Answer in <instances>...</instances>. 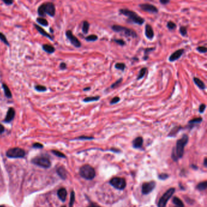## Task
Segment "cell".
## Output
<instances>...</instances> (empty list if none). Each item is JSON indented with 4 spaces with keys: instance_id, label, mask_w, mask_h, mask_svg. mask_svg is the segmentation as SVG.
Here are the masks:
<instances>
[{
    "instance_id": "obj_1",
    "label": "cell",
    "mask_w": 207,
    "mask_h": 207,
    "mask_svg": "<svg viewBox=\"0 0 207 207\" xmlns=\"http://www.w3.org/2000/svg\"><path fill=\"white\" fill-rule=\"evenodd\" d=\"M188 140L189 137L188 135L184 134L182 137L177 141L175 148L172 149L171 154V158L174 162L178 161L184 156L185 147L187 145Z\"/></svg>"
},
{
    "instance_id": "obj_2",
    "label": "cell",
    "mask_w": 207,
    "mask_h": 207,
    "mask_svg": "<svg viewBox=\"0 0 207 207\" xmlns=\"http://www.w3.org/2000/svg\"><path fill=\"white\" fill-rule=\"evenodd\" d=\"M119 13L127 16L129 22L131 23H135L139 25H142L145 23V19L138 15L135 12L128 9H119Z\"/></svg>"
},
{
    "instance_id": "obj_3",
    "label": "cell",
    "mask_w": 207,
    "mask_h": 207,
    "mask_svg": "<svg viewBox=\"0 0 207 207\" xmlns=\"http://www.w3.org/2000/svg\"><path fill=\"white\" fill-rule=\"evenodd\" d=\"M38 13L40 16H45L46 14L52 17L54 16L55 15V6L52 3H43L38 7Z\"/></svg>"
},
{
    "instance_id": "obj_4",
    "label": "cell",
    "mask_w": 207,
    "mask_h": 207,
    "mask_svg": "<svg viewBox=\"0 0 207 207\" xmlns=\"http://www.w3.org/2000/svg\"><path fill=\"white\" fill-rule=\"evenodd\" d=\"M112 29L116 32L122 33V35L126 37H132V38H137V33L135 31L131 29L128 28L126 27L122 26L117 24H114L112 26Z\"/></svg>"
},
{
    "instance_id": "obj_5",
    "label": "cell",
    "mask_w": 207,
    "mask_h": 207,
    "mask_svg": "<svg viewBox=\"0 0 207 207\" xmlns=\"http://www.w3.org/2000/svg\"><path fill=\"white\" fill-rule=\"evenodd\" d=\"M79 173L82 177L88 180L94 179L96 175L94 168L89 165L82 166L80 169Z\"/></svg>"
},
{
    "instance_id": "obj_6",
    "label": "cell",
    "mask_w": 207,
    "mask_h": 207,
    "mask_svg": "<svg viewBox=\"0 0 207 207\" xmlns=\"http://www.w3.org/2000/svg\"><path fill=\"white\" fill-rule=\"evenodd\" d=\"M176 191L174 188H171L162 195L160 198L157 203V207H166L168 201L171 199V197L173 196Z\"/></svg>"
},
{
    "instance_id": "obj_7",
    "label": "cell",
    "mask_w": 207,
    "mask_h": 207,
    "mask_svg": "<svg viewBox=\"0 0 207 207\" xmlns=\"http://www.w3.org/2000/svg\"><path fill=\"white\" fill-rule=\"evenodd\" d=\"M109 184L118 190H123L126 186V180L123 177H114L109 180Z\"/></svg>"
},
{
    "instance_id": "obj_8",
    "label": "cell",
    "mask_w": 207,
    "mask_h": 207,
    "mask_svg": "<svg viewBox=\"0 0 207 207\" xmlns=\"http://www.w3.org/2000/svg\"><path fill=\"white\" fill-rule=\"evenodd\" d=\"M6 154L10 158H22L25 156V152L20 148H13L9 150Z\"/></svg>"
},
{
    "instance_id": "obj_9",
    "label": "cell",
    "mask_w": 207,
    "mask_h": 207,
    "mask_svg": "<svg viewBox=\"0 0 207 207\" xmlns=\"http://www.w3.org/2000/svg\"><path fill=\"white\" fill-rule=\"evenodd\" d=\"M32 162L34 164L45 168H49L51 165L50 160L45 157H37L33 159Z\"/></svg>"
},
{
    "instance_id": "obj_10",
    "label": "cell",
    "mask_w": 207,
    "mask_h": 207,
    "mask_svg": "<svg viewBox=\"0 0 207 207\" xmlns=\"http://www.w3.org/2000/svg\"><path fill=\"white\" fill-rule=\"evenodd\" d=\"M156 183L155 181H151L148 182H145L142 186V193L144 195L150 194L156 188Z\"/></svg>"
},
{
    "instance_id": "obj_11",
    "label": "cell",
    "mask_w": 207,
    "mask_h": 207,
    "mask_svg": "<svg viewBox=\"0 0 207 207\" xmlns=\"http://www.w3.org/2000/svg\"><path fill=\"white\" fill-rule=\"evenodd\" d=\"M66 35L67 39L70 41L71 44L74 46L75 47H80L82 46L81 42L79 40V39L77 38L75 36L73 35V33L71 30H67L66 32Z\"/></svg>"
},
{
    "instance_id": "obj_12",
    "label": "cell",
    "mask_w": 207,
    "mask_h": 207,
    "mask_svg": "<svg viewBox=\"0 0 207 207\" xmlns=\"http://www.w3.org/2000/svg\"><path fill=\"white\" fill-rule=\"evenodd\" d=\"M139 6L140 7V9L142 11L147 12L157 13L159 12L158 9L156 6H154V5L151 4H148V3L140 4L139 5Z\"/></svg>"
},
{
    "instance_id": "obj_13",
    "label": "cell",
    "mask_w": 207,
    "mask_h": 207,
    "mask_svg": "<svg viewBox=\"0 0 207 207\" xmlns=\"http://www.w3.org/2000/svg\"><path fill=\"white\" fill-rule=\"evenodd\" d=\"M184 51L185 50L184 49H180L175 51L174 52H173L170 55L169 58V61L172 62H175L176 60L179 59L183 55Z\"/></svg>"
},
{
    "instance_id": "obj_14",
    "label": "cell",
    "mask_w": 207,
    "mask_h": 207,
    "mask_svg": "<svg viewBox=\"0 0 207 207\" xmlns=\"http://www.w3.org/2000/svg\"><path fill=\"white\" fill-rule=\"evenodd\" d=\"M15 116V111L13 108H10L8 109L6 114V117L4 120V122L6 123H9L13 120Z\"/></svg>"
},
{
    "instance_id": "obj_15",
    "label": "cell",
    "mask_w": 207,
    "mask_h": 207,
    "mask_svg": "<svg viewBox=\"0 0 207 207\" xmlns=\"http://www.w3.org/2000/svg\"><path fill=\"white\" fill-rule=\"evenodd\" d=\"M145 33L146 37L149 40H152L154 37V32L151 26L149 24H146L145 26Z\"/></svg>"
},
{
    "instance_id": "obj_16",
    "label": "cell",
    "mask_w": 207,
    "mask_h": 207,
    "mask_svg": "<svg viewBox=\"0 0 207 207\" xmlns=\"http://www.w3.org/2000/svg\"><path fill=\"white\" fill-rule=\"evenodd\" d=\"M143 143V139L142 137H137L133 141V146L135 149L142 148Z\"/></svg>"
},
{
    "instance_id": "obj_17",
    "label": "cell",
    "mask_w": 207,
    "mask_h": 207,
    "mask_svg": "<svg viewBox=\"0 0 207 207\" xmlns=\"http://www.w3.org/2000/svg\"><path fill=\"white\" fill-rule=\"evenodd\" d=\"M57 195L59 197V199L63 202H65L66 199L67 197V191L65 188H60L57 192Z\"/></svg>"
},
{
    "instance_id": "obj_18",
    "label": "cell",
    "mask_w": 207,
    "mask_h": 207,
    "mask_svg": "<svg viewBox=\"0 0 207 207\" xmlns=\"http://www.w3.org/2000/svg\"><path fill=\"white\" fill-rule=\"evenodd\" d=\"M34 26L35 27V28L37 29V30L42 35H43V36H45V37H46L49 38L50 40H53V37L50 36L46 31H45L43 28H41L40 26H38V25H37V24H34Z\"/></svg>"
},
{
    "instance_id": "obj_19",
    "label": "cell",
    "mask_w": 207,
    "mask_h": 207,
    "mask_svg": "<svg viewBox=\"0 0 207 207\" xmlns=\"http://www.w3.org/2000/svg\"><path fill=\"white\" fill-rule=\"evenodd\" d=\"M183 129V128L180 126H176L174 127L171 129L169 133L168 134V137H176V135L177 134V133L181 130V129Z\"/></svg>"
},
{
    "instance_id": "obj_20",
    "label": "cell",
    "mask_w": 207,
    "mask_h": 207,
    "mask_svg": "<svg viewBox=\"0 0 207 207\" xmlns=\"http://www.w3.org/2000/svg\"><path fill=\"white\" fill-rule=\"evenodd\" d=\"M193 81L194 83L199 87L201 89H205L206 88V86L204 84V83L199 78L197 77H194L193 78Z\"/></svg>"
},
{
    "instance_id": "obj_21",
    "label": "cell",
    "mask_w": 207,
    "mask_h": 207,
    "mask_svg": "<svg viewBox=\"0 0 207 207\" xmlns=\"http://www.w3.org/2000/svg\"><path fill=\"white\" fill-rule=\"evenodd\" d=\"M43 49L48 54H52L54 53L55 49V48L50 45L45 44L43 45Z\"/></svg>"
},
{
    "instance_id": "obj_22",
    "label": "cell",
    "mask_w": 207,
    "mask_h": 207,
    "mask_svg": "<svg viewBox=\"0 0 207 207\" xmlns=\"http://www.w3.org/2000/svg\"><path fill=\"white\" fill-rule=\"evenodd\" d=\"M202 120H203V119L202 117H197V118H194L191 120H189L188 123L189 125H191L190 129H192L194 127V125L201 123L202 122Z\"/></svg>"
},
{
    "instance_id": "obj_23",
    "label": "cell",
    "mask_w": 207,
    "mask_h": 207,
    "mask_svg": "<svg viewBox=\"0 0 207 207\" xmlns=\"http://www.w3.org/2000/svg\"><path fill=\"white\" fill-rule=\"evenodd\" d=\"M2 86H3V90H4V92L5 96H6L8 99L12 98V92H11V90L9 89V88H8L7 85L6 84H5V83H3V84H2Z\"/></svg>"
},
{
    "instance_id": "obj_24",
    "label": "cell",
    "mask_w": 207,
    "mask_h": 207,
    "mask_svg": "<svg viewBox=\"0 0 207 207\" xmlns=\"http://www.w3.org/2000/svg\"><path fill=\"white\" fill-rule=\"evenodd\" d=\"M57 172L58 174L63 179H65L67 177V171L63 167H59L57 169Z\"/></svg>"
},
{
    "instance_id": "obj_25",
    "label": "cell",
    "mask_w": 207,
    "mask_h": 207,
    "mask_svg": "<svg viewBox=\"0 0 207 207\" xmlns=\"http://www.w3.org/2000/svg\"><path fill=\"white\" fill-rule=\"evenodd\" d=\"M172 203H173L177 207H184V204L183 202L177 197H173V199H172Z\"/></svg>"
},
{
    "instance_id": "obj_26",
    "label": "cell",
    "mask_w": 207,
    "mask_h": 207,
    "mask_svg": "<svg viewBox=\"0 0 207 207\" xmlns=\"http://www.w3.org/2000/svg\"><path fill=\"white\" fill-rule=\"evenodd\" d=\"M207 188V182L206 181H204V182H202L199 183L196 186V189H198L199 191H204Z\"/></svg>"
},
{
    "instance_id": "obj_27",
    "label": "cell",
    "mask_w": 207,
    "mask_h": 207,
    "mask_svg": "<svg viewBox=\"0 0 207 207\" xmlns=\"http://www.w3.org/2000/svg\"><path fill=\"white\" fill-rule=\"evenodd\" d=\"M90 24L87 21H84L83 23V26H82V31L84 34H87L89 31Z\"/></svg>"
},
{
    "instance_id": "obj_28",
    "label": "cell",
    "mask_w": 207,
    "mask_h": 207,
    "mask_svg": "<svg viewBox=\"0 0 207 207\" xmlns=\"http://www.w3.org/2000/svg\"><path fill=\"white\" fill-rule=\"evenodd\" d=\"M146 72H147V68H146V67H143V68H142L141 69H140V71H139V75H137V80H139L142 79L143 78V77L145 76V75L146 74Z\"/></svg>"
},
{
    "instance_id": "obj_29",
    "label": "cell",
    "mask_w": 207,
    "mask_h": 207,
    "mask_svg": "<svg viewBox=\"0 0 207 207\" xmlns=\"http://www.w3.org/2000/svg\"><path fill=\"white\" fill-rule=\"evenodd\" d=\"M100 99V97L97 96H94V97H86L85 99H83V101L85 103L88 102H91V101H99Z\"/></svg>"
},
{
    "instance_id": "obj_30",
    "label": "cell",
    "mask_w": 207,
    "mask_h": 207,
    "mask_svg": "<svg viewBox=\"0 0 207 207\" xmlns=\"http://www.w3.org/2000/svg\"><path fill=\"white\" fill-rule=\"evenodd\" d=\"M37 21L38 22V23H39L41 25L44 26H48V21L46 19L41 18V17H40V18H37Z\"/></svg>"
},
{
    "instance_id": "obj_31",
    "label": "cell",
    "mask_w": 207,
    "mask_h": 207,
    "mask_svg": "<svg viewBox=\"0 0 207 207\" xmlns=\"http://www.w3.org/2000/svg\"><path fill=\"white\" fill-rule=\"evenodd\" d=\"M126 65L123 63H117L115 65V68L118 70H121L123 71L125 69Z\"/></svg>"
},
{
    "instance_id": "obj_32",
    "label": "cell",
    "mask_w": 207,
    "mask_h": 207,
    "mask_svg": "<svg viewBox=\"0 0 207 207\" xmlns=\"http://www.w3.org/2000/svg\"><path fill=\"white\" fill-rule=\"evenodd\" d=\"M85 40L88 41H95L98 40V37L96 35H91L87 37H86Z\"/></svg>"
},
{
    "instance_id": "obj_33",
    "label": "cell",
    "mask_w": 207,
    "mask_h": 207,
    "mask_svg": "<svg viewBox=\"0 0 207 207\" xmlns=\"http://www.w3.org/2000/svg\"><path fill=\"white\" fill-rule=\"evenodd\" d=\"M176 24L172 21H168L167 23V28L169 29V30H174L176 28Z\"/></svg>"
},
{
    "instance_id": "obj_34",
    "label": "cell",
    "mask_w": 207,
    "mask_h": 207,
    "mask_svg": "<svg viewBox=\"0 0 207 207\" xmlns=\"http://www.w3.org/2000/svg\"><path fill=\"white\" fill-rule=\"evenodd\" d=\"M35 89L38 92H45L46 91V87L42 85H36L35 86Z\"/></svg>"
},
{
    "instance_id": "obj_35",
    "label": "cell",
    "mask_w": 207,
    "mask_h": 207,
    "mask_svg": "<svg viewBox=\"0 0 207 207\" xmlns=\"http://www.w3.org/2000/svg\"><path fill=\"white\" fill-rule=\"evenodd\" d=\"M77 140H94V137H89V136H80L78 138H77Z\"/></svg>"
},
{
    "instance_id": "obj_36",
    "label": "cell",
    "mask_w": 207,
    "mask_h": 207,
    "mask_svg": "<svg viewBox=\"0 0 207 207\" xmlns=\"http://www.w3.org/2000/svg\"><path fill=\"white\" fill-rule=\"evenodd\" d=\"M75 202V193L72 191L71 193V197H70V202H69V207H73L74 203Z\"/></svg>"
},
{
    "instance_id": "obj_37",
    "label": "cell",
    "mask_w": 207,
    "mask_h": 207,
    "mask_svg": "<svg viewBox=\"0 0 207 207\" xmlns=\"http://www.w3.org/2000/svg\"><path fill=\"white\" fill-rule=\"evenodd\" d=\"M123 81V79L122 78H120V79H118V80H117L116 82H114L113 84H112L111 86V88L112 89H114V88H116L117 87H118V85L122 83V82Z\"/></svg>"
},
{
    "instance_id": "obj_38",
    "label": "cell",
    "mask_w": 207,
    "mask_h": 207,
    "mask_svg": "<svg viewBox=\"0 0 207 207\" xmlns=\"http://www.w3.org/2000/svg\"><path fill=\"white\" fill-rule=\"evenodd\" d=\"M0 40H1L4 43L5 45H6L7 46L9 45V42H8L6 36L4 35L3 33H2L1 32H0Z\"/></svg>"
},
{
    "instance_id": "obj_39",
    "label": "cell",
    "mask_w": 207,
    "mask_h": 207,
    "mask_svg": "<svg viewBox=\"0 0 207 207\" xmlns=\"http://www.w3.org/2000/svg\"><path fill=\"white\" fill-rule=\"evenodd\" d=\"M180 33L182 36H186L187 34V29L185 26H181L179 29Z\"/></svg>"
},
{
    "instance_id": "obj_40",
    "label": "cell",
    "mask_w": 207,
    "mask_h": 207,
    "mask_svg": "<svg viewBox=\"0 0 207 207\" xmlns=\"http://www.w3.org/2000/svg\"><path fill=\"white\" fill-rule=\"evenodd\" d=\"M169 177V175L167 173H162L158 175V178L161 180H165Z\"/></svg>"
},
{
    "instance_id": "obj_41",
    "label": "cell",
    "mask_w": 207,
    "mask_h": 207,
    "mask_svg": "<svg viewBox=\"0 0 207 207\" xmlns=\"http://www.w3.org/2000/svg\"><path fill=\"white\" fill-rule=\"evenodd\" d=\"M113 40L114 42H116L117 43V44L119 45L120 46H123L125 45V43H126L125 41L122 39H114Z\"/></svg>"
},
{
    "instance_id": "obj_42",
    "label": "cell",
    "mask_w": 207,
    "mask_h": 207,
    "mask_svg": "<svg viewBox=\"0 0 207 207\" xmlns=\"http://www.w3.org/2000/svg\"><path fill=\"white\" fill-rule=\"evenodd\" d=\"M52 152H53V154H55V156H57V157H63V158L66 157L65 155L64 154H63L62 152H60V151H52Z\"/></svg>"
},
{
    "instance_id": "obj_43",
    "label": "cell",
    "mask_w": 207,
    "mask_h": 207,
    "mask_svg": "<svg viewBox=\"0 0 207 207\" xmlns=\"http://www.w3.org/2000/svg\"><path fill=\"white\" fill-rule=\"evenodd\" d=\"M197 50H198L199 52L201 53H202V54H205L206 53V52H207V49L206 47H204V46H199V47H197Z\"/></svg>"
},
{
    "instance_id": "obj_44",
    "label": "cell",
    "mask_w": 207,
    "mask_h": 207,
    "mask_svg": "<svg viewBox=\"0 0 207 207\" xmlns=\"http://www.w3.org/2000/svg\"><path fill=\"white\" fill-rule=\"evenodd\" d=\"M120 100V97H114L113 99H112V100H111L110 104H111V105L116 104V103H117Z\"/></svg>"
},
{
    "instance_id": "obj_45",
    "label": "cell",
    "mask_w": 207,
    "mask_h": 207,
    "mask_svg": "<svg viewBox=\"0 0 207 207\" xmlns=\"http://www.w3.org/2000/svg\"><path fill=\"white\" fill-rule=\"evenodd\" d=\"M206 109V105L205 104H203V103H202V104H201L200 106H199V113L201 114L202 113H204V111Z\"/></svg>"
},
{
    "instance_id": "obj_46",
    "label": "cell",
    "mask_w": 207,
    "mask_h": 207,
    "mask_svg": "<svg viewBox=\"0 0 207 207\" xmlns=\"http://www.w3.org/2000/svg\"><path fill=\"white\" fill-rule=\"evenodd\" d=\"M154 50V47H151V48H146L145 49V56H148L147 54L150 52Z\"/></svg>"
},
{
    "instance_id": "obj_47",
    "label": "cell",
    "mask_w": 207,
    "mask_h": 207,
    "mask_svg": "<svg viewBox=\"0 0 207 207\" xmlns=\"http://www.w3.org/2000/svg\"><path fill=\"white\" fill-rule=\"evenodd\" d=\"M43 145L41 143H35L33 145V147L36 148H43Z\"/></svg>"
},
{
    "instance_id": "obj_48",
    "label": "cell",
    "mask_w": 207,
    "mask_h": 207,
    "mask_svg": "<svg viewBox=\"0 0 207 207\" xmlns=\"http://www.w3.org/2000/svg\"><path fill=\"white\" fill-rule=\"evenodd\" d=\"M67 67V65L65 63H62L60 65V68L61 69H66Z\"/></svg>"
},
{
    "instance_id": "obj_49",
    "label": "cell",
    "mask_w": 207,
    "mask_h": 207,
    "mask_svg": "<svg viewBox=\"0 0 207 207\" xmlns=\"http://www.w3.org/2000/svg\"><path fill=\"white\" fill-rule=\"evenodd\" d=\"M160 3L163 5H167V4L169 3L170 1H169V0H160Z\"/></svg>"
},
{
    "instance_id": "obj_50",
    "label": "cell",
    "mask_w": 207,
    "mask_h": 207,
    "mask_svg": "<svg viewBox=\"0 0 207 207\" xmlns=\"http://www.w3.org/2000/svg\"><path fill=\"white\" fill-rule=\"evenodd\" d=\"M3 3H4L7 5H11L13 3V1H11V0H6V1H3Z\"/></svg>"
},
{
    "instance_id": "obj_51",
    "label": "cell",
    "mask_w": 207,
    "mask_h": 207,
    "mask_svg": "<svg viewBox=\"0 0 207 207\" xmlns=\"http://www.w3.org/2000/svg\"><path fill=\"white\" fill-rule=\"evenodd\" d=\"M4 131H5L4 127L2 125L0 124V134H2V133H3L4 132Z\"/></svg>"
},
{
    "instance_id": "obj_52",
    "label": "cell",
    "mask_w": 207,
    "mask_h": 207,
    "mask_svg": "<svg viewBox=\"0 0 207 207\" xmlns=\"http://www.w3.org/2000/svg\"><path fill=\"white\" fill-rule=\"evenodd\" d=\"M87 207H101V206H99V205H97V204H96V203H91L90 205H89L88 206H87Z\"/></svg>"
},
{
    "instance_id": "obj_53",
    "label": "cell",
    "mask_w": 207,
    "mask_h": 207,
    "mask_svg": "<svg viewBox=\"0 0 207 207\" xmlns=\"http://www.w3.org/2000/svg\"><path fill=\"white\" fill-rule=\"evenodd\" d=\"M203 165L205 166V167H207V159L206 157H205L204 159V160H203Z\"/></svg>"
},
{
    "instance_id": "obj_54",
    "label": "cell",
    "mask_w": 207,
    "mask_h": 207,
    "mask_svg": "<svg viewBox=\"0 0 207 207\" xmlns=\"http://www.w3.org/2000/svg\"><path fill=\"white\" fill-rule=\"evenodd\" d=\"M191 167H192V168H193V169H198L197 166H196V165H194V164L191 165Z\"/></svg>"
},
{
    "instance_id": "obj_55",
    "label": "cell",
    "mask_w": 207,
    "mask_h": 207,
    "mask_svg": "<svg viewBox=\"0 0 207 207\" xmlns=\"http://www.w3.org/2000/svg\"><path fill=\"white\" fill-rule=\"evenodd\" d=\"M91 89V88L90 87H88V88H85L83 89V91H89Z\"/></svg>"
},
{
    "instance_id": "obj_56",
    "label": "cell",
    "mask_w": 207,
    "mask_h": 207,
    "mask_svg": "<svg viewBox=\"0 0 207 207\" xmlns=\"http://www.w3.org/2000/svg\"><path fill=\"white\" fill-rule=\"evenodd\" d=\"M0 207H4V206H0Z\"/></svg>"
},
{
    "instance_id": "obj_57",
    "label": "cell",
    "mask_w": 207,
    "mask_h": 207,
    "mask_svg": "<svg viewBox=\"0 0 207 207\" xmlns=\"http://www.w3.org/2000/svg\"><path fill=\"white\" fill-rule=\"evenodd\" d=\"M62 207H66V206H63Z\"/></svg>"
}]
</instances>
